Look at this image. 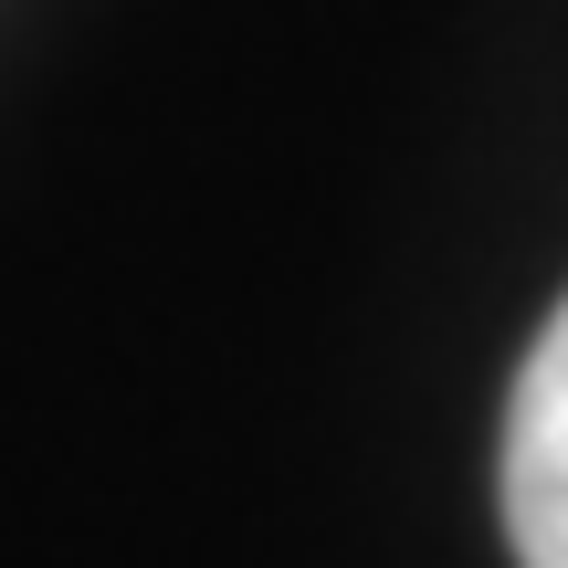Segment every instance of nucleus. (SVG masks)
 <instances>
[{
    "instance_id": "1",
    "label": "nucleus",
    "mask_w": 568,
    "mask_h": 568,
    "mask_svg": "<svg viewBox=\"0 0 568 568\" xmlns=\"http://www.w3.org/2000/svg\"><path fill=\"white\" fill-rule=\"evenodd\" d=\"M495 495H506L516 558H527V568H568V295H558V316L537 326L527 368H516Z\"/></svg>"
}]
</instances>
